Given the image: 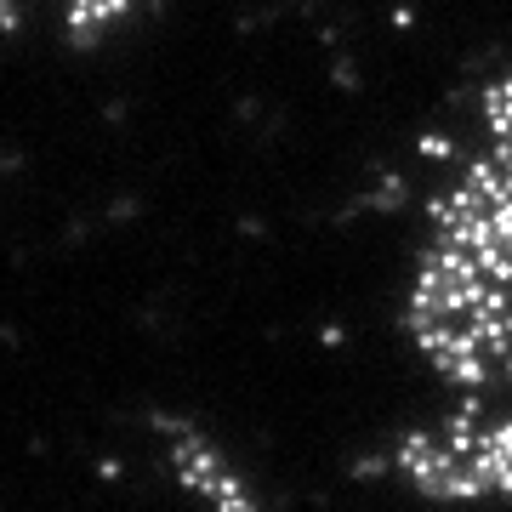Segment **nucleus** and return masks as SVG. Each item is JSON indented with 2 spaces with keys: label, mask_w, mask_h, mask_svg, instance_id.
I'll return each mask as SVG.
<instances>
[{
  "label": "nucleus",
  "mask_w": 512,
  "mask_h": 512,
  "mask_svg": "<svg viewBox=\"0 0 512 512\" xmlns=\"http://www.w3.org/2000/svg\"><path fill=\"white\" fill-rule=\"evenodd\" d=\"M148 427L165 439V450H160L165 467H171V478H177L194 501H205L211 512H262V501H256V490L245 484V473L205 439V427H194L188 416H171V410H154Z\"/></svg>",
  "instance_id": "1"
},
{
  "label": "nucleus",
  "mask_w": 512,
  "mask_h": 512,
  "mask_svg": "<svg viewBox=\"0 0 512 512\" xmlns=\"http://www.w3.org/2000/svg\"><path fill=\"white\" fill-rule=\"evenodd\" d=\"M137 6L143 0H63V40L74 52H92L137 18Z\"/></svg>",
  "instance_id": "2"
}]
</instances>
